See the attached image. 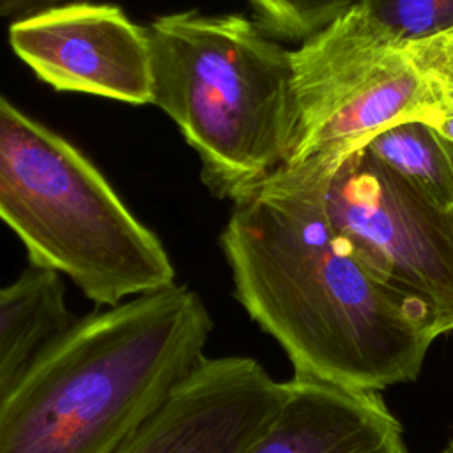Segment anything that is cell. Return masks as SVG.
I'll use <instances>...</instances> for the list:
<instances>
[{
  "label": "cell",
  "instance_id": "cell-14",
  "mask_svg": "<svg viewBox=\"0 0 453 453\" xmlns=\"http://www.w3.org/2000/svg\"><path fill=\"white\" fill-rule=\"evenodd\" d=\"M257 25L271 37L304 42L322 32L357 0H246Z\"/></svg>",
  "mask_w": 453,
  "mask_h": 453
},
{
  "label": "cell",
  "instance_id": "cell-5",
  "mask_svg": "<svg viewBox=\"0 0 453 453\" xmlns=\"http://www.w3.org/2000/svg\"><path fill=\"white\" fill-rule=\"evenodd\" d=\"M290 62L296 134L283 165L350 154L380 129L425 115V81L405 46L357 4L290 50Z\"/></svg>",
  "mask_w": 453,
  "mask_h": 453
},
{
  "label": "cell",
  "instance_id": "cell-6",
  "mask_svg": "<svg viewBox=\"0 0 453 453\" xmlns=\"http://www.w3.org/2000/svg\"><path fill=\"white\" fill-rule=\"evenodd\" d=\"M333 226L388 285L453 331V209H444L375 161L363 147L329 179Z\"/></svg>",
  "mask_w": 453,
  "mask_h": 453
},
{
  "label": "cell",
  "instance_id": "cell-8",
  "mask_svg": "<svg viewBox=\"0 0 453 453\" xmlns=\"http://www.w3.org/2000/svg\"><path fill=\"white\" fill-rule=\"evenodd\" d=\"M287 393L253 357H205L115 453H244Z\"/></svg>",
  "mask_w": 453,
  "mask_h": 453
},
{
  "label": "cell",
  "instance_id": "cell-10",
  "mask_svg": "<svg viewBox=\"0 0 453 453\" xmlns=\"http://www.w3.org/2000/svg\"><path fill=\"white\" fill-rule=\"evenodd\" d=\"M71 320L65 287L55 271L28 265L14 281L0 287V396L34 354Z\"/></svg>",
  "mask_w": 453,
  "mask_h": 453
},
{
  "label": "cell",
  "instance_id": "cell-15",
  "mask_svg": "<svg viewBox=\"0 0 453 453\" xmlns=\"http://www.w3.org/2000/svg\"><path fill=\"white\" fill-rule=\"evenodd\" d=\"M69 0H0V18H21Z\"/></svg>",
  "mask_w": 453,
  "mask_h": 453
},
{
  "label": "cell",
  "instance_id": "cell-17",
  "mask_svg": "<svg viewBox=\"0 0 453 453\" xmlns=\"http://www.w3.org/2000/svg\"><path fill=\"white\" fill-rule=\"evenodd\" d=\"M451 154H453V152H451Z\"/></svg>",
  "mask_w": 453,
  "mask_h": 453
},
{
  "label": "cell",
  "instance_id": "cell-2",
  "mask_svg": "<svg viewBox=\"0 0 453 453\" xmlns=\"http://www.w3.org/2000/svg\"><path fill=\"white\" fill-rule=\"evenodd\" d=\"M211 331L177 283L73 319L0 396V453H115L205 359Z\"/></svg>",
  "mask_w": 453,
  "mask_h": 453
},
{
  "label": "cell",
  "instance_id": "cell-7",
  "mask_svg": "<svg viewBox=\"0 0 453 453\" xmlns=\"http://www.w3.org/2000/svg\"><path fill=\"white\" fill-rule=\"evenodd\" d=\"M9 44L18 58L58 92L152 104V53L147 27L122 7L64 2L12 19Z\"/></svg>",
  "mask_w": 453,
  "mask_h": 453
},
{
  "label": "cell",
  "instance_id": "cell-1",
  "mask_svg": "<svg viewBox=\"0 0 453 453\" xmlns=\"http://www.w3.org/2000/svg\"><path fill=\"white\" fill-rule=\"evenodd\" d=\"M347 156L281 165L234 202L219 244L235 299L280 343L294 377L379 393L418 379L439 331L333 226L326 193Z\"/></svg>",
  "mask_w": 453,
  "mask_h": 453
},
{
  "label": "cell",
  "instance_id": "cell-12",
  "mask_svg": "<svg viewBox=\"0 0 453 453\" xmlns=\"http://www.w3.org/2000/svg\"><path fill=\"white\" fill-rule=\"evenodd\" d=\"M403 46L426 88L421 120L430 124L453 152V30Z\"/></svg>",
  "mask_w": 453,
  "mask_h": 453
},
{
  "label": "cell",
  "instance_id": "cell-13",
  "mask_svg": "<svg viewBox=\"0 0 453 453\" xmlns=\"http://www.w3.org/2000/svg\"><path fill=\"white\" fill-rule=\"evenodd\" d=\"M356 4L377 28L402 44L453 30V0H357Z\"/></svg>",
  "mask_w": 453,
  "mask_h": 453
},
{
  "label": "cell",
  "instance_id": "cell-4",
  "mask_svg": "<svg viewBox=\"0 0 453 453\" xmlns=\"http://www.w3.org/2000/svg\"><path fill=\"white\" fill-rule=\"evenodd\" d=\"M0 221L23 242L30 265L69 278L99 306L175 283L163 242L99 168L4 96Z\"/></svg>",
  "mask_w": 453,
  "mask_h": 453
},
{
  "label": "cell",
  "instance_id": "cell-11",
  "mask_svg": "<svg viewBox=\"0 0 453 453\" xmlns=\"http://www.w3.org/2000/svg\"><path fill=\"white\" fill-rule=\"evenodd\" d=\"M363 149L434 203L453 209V154L425 120H398L375 133Z\"/></svg>",
  "mask_w": 453,
  "mask_h": 453
},
{
  "label": "cell",
  "instance_id": "cell-16",
  "mask_svg": "<svg viewBox=\"0 0 453 453\" xmlns=\"http://www.w3.org/2000/svg\"><path fill=\"white\" fill-rule=\"evenodd\" d=\"M444 453H453V444H451V448H449L448 451H444Z\"/></svg>",
  "mask_w": 453,
  "mask_h": 453
},
{
  "label": "cell",
  "instance_id": "cell-3",
  "mask_svg": "<svg viewBox=\"0 0 453 453\" xmlns=\"http://www.w3.org/2000/svg\"><path fill=\"white\" fill-rule=\"evenodd\" d=\"M147 32L152 104L196 152L211 195L248 196L294 145L290 50L244 14L172 12Z\"/></svg>",
  "mask_w": 453,
  "mask_h": 453
},
{
  "label": "cell",
  "instance_id": "cell-9",
  "mask_svg": "<svg viewBox=\"0 0 453 453\" xmlns=\"http://www.w3.org/2000/svg\"><path fill=\"white\" fill-rule=\"evenodd\" d=\"M288 393L244 453H407L402 426L373 391L292 377Z\"/></svg>",
  "mask_w": 453,
  "mask_h": 453
}]
</instances>
